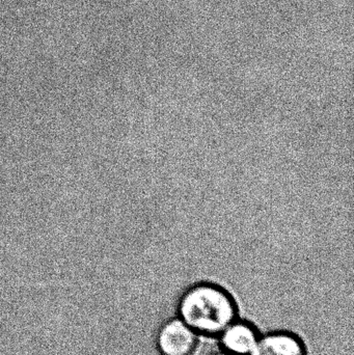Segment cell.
<instances>
[{"instance_id":"obj_1","label":"cell","mask_w":354,"mask_h":355,"mask_svg":"<svg viewBox=\"0 0 354 355\" xmlns=\"http://www.w3.org/2000/svg\"><path fill=\"white\" fill-rule=\"evenodd\" d=\"M238 304L231 292L212 282L189 286L177 304L178 318L204 337H220L238 319Z\"/></svg>"},{"instance_id":"obj_2","label":"cell","mask_w":354,"mask_h":355,"mask_svg":"<svg viewBox=\"0 0 354 355\" xmlns=\"http://www.w3.org/2000/svg\"><path fill=\"white\" fill-rule=\"evenodd\" d=\"M155 344L160 355H193L199 345V336L177 317L159 327Z\"/></svg>"},{"instance_id":"obj_3","label":"cell","mask_w":354,"mask_h":355,"mask_svg":"<svg viewBox=\"0 0 354 355\" xmlns=\"http://www.w3.org/2000/svg\"><path fill=\"white\" fill-rule=\"evenodd\" d=\"M249 355H308L307 346L297 334L274 331L260 335Z\"/></svg>"},{"instance_id":"obj_4","label":"cell","mask_w":354,"mask_h":355,"mask_svg":"<svg viewBox=\"0 0 354 355\" xmlns=\"http://www.w3.org/2000/svg\"><path fill=\"white\" fill-rule=\"evenodd\" d=\"M260 335L261 334L253 323L237 319L218 338L224 352L234 355H249L255 348Z\"/></svg>"},{"instance_id":"obj_5","label":"cell","mask_w":354,"mask_h":355,"mask_svg":"<svg viewBox=\"0 0 354 355\" xmlns=\"http://www.w3.org/2000/svg\"><path fill=\"white\" fill-rule=\"evenodd\" d=\"M213 355H234L229 354V352H224V350H220V352H218V354H214Z\"/></svg>"}]
</instances>
